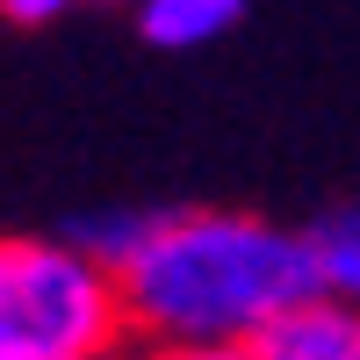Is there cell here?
Masks as SVG:
<instances>
[{"label": "cell", "instance_id": "1", "mask_svg": "<svg viewBox=\"0 0 360 360\" xmlns=\"http://www.w3.org/2000/svg\"><path fill=\"white\" fill-rule=\"evenodd\" d=\"M324 288L310 224L252 209H166L123 266L137 346H259L266 324Z\"/></svg>", "mask_w": 360, "mask_h": 360}, {"label": "cell", "instance_id": "2", "mask_svg": "<svg viewBox=\"0 0 360 360\" xmlns=\"http://www.w3.org/2000/svg\"><path fill=\"white\" fill-rule=\"evenodd\" d=\"M123 274L65 231L0 238V360H123L130 346Z\"/></svg>", "mask_w": 360, "mask_h": 360}, {"label": "cell", "instance_id": "3", "mask_svg": "<svg viewBox=\"0 0 360 360\" xmlns=\"http://www.w3.org/2000/svg\"><path fill=\"white\" fill-rule=\"evenodd\" d=\"M266 360H360V303L317 288L295 310H281L259 339Z\"/></svg>", "mask_w": 360, "mask_h": 360}, {"label": "cell", "instance_id": "4", "mask_svg": "<svg viewBox=\"0 0 360 360\" xmlns=\"http://www.w3.org/2000/svg\"><path fill=\"white\" fill-rule=\"evenodd\" d=\"M252 0H137V29H144V44H159V51H202V44H217L231 37L238 22H245Z\"/></svg>", "mask_w": 360, "mask_h": 360}, {"label": "cell", "instance_id": "5", "mask_svg": "<svg viewBox=\"0 0 360 360\" xmlns=\"http://www.w3.org/2000/svg\"><path fill=\"white\" fill-rule=\"evenodd\" d=\"M159 217H166V209H152V202H101V209L65 217V238H72V245H86L101 266H115V274H123V266L152 245Z\"/></svg>", "mask_w": 360, "mask_h": 360}, {"label": "cell", "instance_id": "6", "mask_svg": "<svg viewBox=\"0 0 360 360\" xmlns=\"http://www.w3.org/2000/svg\"><path fill=\"white\" fill-rule=\"evenodd\" d=\"M310 245H317V266H324V288L360 303V202H339L310 224Z\"/></svg>", "mask_w": 360, "mask_h": 360}, {"label": "cell", "instance_id": "7", "mask_svg": "<svg viewBox=\"0 0 360 360\" xmlns=\"http://www.w3.org/2000/svg\"><path fill=\"white\" fill-rule=\"evenodd\" d=\"M130 360H266L259 346H137Z\"/></svg>", "mask_w": 360, "mask_h": 360}, {"label": "cell", "instance_id": "8", "mask_svg": "<svg viewBox=\"0 0 360 360\" xmlns=\"http://www.w3.org/2000/svg\"><path fill=\"white\" fill-rule=\"evenodd\" d=\"M79 0H0V15L22 22V29H37V22H58V15H72Z\"/></svg>", "mask_w": 360, "mask_h": 360}, {"label": "cell", "instance_id": "9", "mask_svg": "<svg viewBox=\"0 0 360 360\" xmlns=\"http://www.w3.org/2000/svg\"><path fill=\"white\" fill-rule=\"evenodd\" d=\"M79 8H137V0H79Z\"/></svg>", "mask_w": 360, "mask_h": 360}]
</instances>
